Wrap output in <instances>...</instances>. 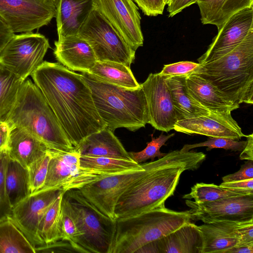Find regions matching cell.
I'll use <instances>...</instances> for the list:
<instances>
[{"mask_svg":"<svg viewBox=\"0 0 253 253\" xmlns=\"http://www.w3.org/2000/svg\"><path fill=\"white\" fill-rule=\"evenodd\" d=\"M241 222L221 221L197 225L202 241L200 253H226L243 244L239 232Z\"/></svg>","mask_w":253,"mask_h":253,"instance_id":"obj_20","label":"cell"},{"mask_svg":"<svg viewBox=\"0 0 253 253\" xmlns=\"http://www.w3.org/2000/svg\"><path fill=\"white\" fill-rule=\"evenodd\" d=\"M92 2V0H59L55 15L58 38L78 35Z\"/></svg>","mask_w":253,"mask_h":253,"instance_id":"obj_25","label":"cell"},{"mask_svg":"<svg viewBox=\"0 0 253 253\" xmlns=\"http://www.w3.org/2000/svg\"><path fill=\"white\" fill-rule=\"evenodd\" d=\"M144 171L143 167L126 170L76 189L101 213L115 220V210L119 199Z\"/></svg>","mask_w":253,"mask_h":253,"instance_id":"obj_10","label":"cell"},{"mask_svg":"<svg viewBox=\"0 0 253 253\" xmlns=\"http://www.w3.org/2000/svg\"><path fill=\"white\" fill-rule=\"evenodd\" d=\"M9 155L6 149L0 151V220L11 215V207L7 197L5 175Z\"/></svg>","mask_w":253,"mask_h":253,"instance_id":"obj_39","label":"cell"},{"mask_svg":"<svg viewBox=\"0 0 253 253\" xmlns=\"http://www.w3.org/2000/svg\"><path fill=\"white\" fill-rule=\"evenodd\" d=\"M31 76L74 148L89 134L106 127L82 74L59 63L43 61Z\"/></svg>","mask_w":253,"mask_h":253,"instance_id":"obj_1","label":"cell"},{"mask_svg":"<svg viewBox=\"0 0 253 253\" xmlns=\"http://www.w3.org/2000/svg\"><path fill=\"white\" fill-rule=\"evenodd\" d=\"M206 158L201 152L174 150L157 160L141 164L145 171L119 199L115 210L116 219L165 205L173 195L182 172L197 169Z\"/></svg>","mask_w":253,"mask_h":253,"instance_id":"obj_2","label":"cell"},{"mask_svg":"<svg viewBox=\"0 0 253 253\" xmlns=\"http://www.w3.org/2000/svg\"><path fill=\"white\" fill-rule=\"evenodd\" d=\"M80 167L102 171H122L142 168L133 160L107 157L80 155Z\"/></svg>","mask_w":253,"mask_h":253,"instance_id":"obj_34","label":"cell"},{"mask_svg":"<svg viewBox=\"0 0 253 253\" xmlns=\"http://www.w3.org/2000/svg\"><path fill=\"white\" fill-rule=\"evenodd\" d=\"M253 30V6L230 16L218 30L207 50L198 59L199 64L224 54L241 42Z\"/></svg>","mask_w":253,"mask_h":253,"instance_id":"obj_16","label":"cell"},{"mask_svg":"<svg viewBox=\"0 0 253 253\" xmlns=\"http://www.w3.org/2000/svg\"><path fill=\"white\" fill-rule=\"evenodd\" d=\"M174 135V133L166 135L162 133L158 137L155 138L151 134V141L147 143L144 149L137 152H130L128 154L132 160L139 164L149 159L152 161L156 157L161 158L167 154L160 152L161 147L165 145L167 140Z\"/></svg>","mask_w":253,"mask_h":253,"instance_id":"obj_36","label":"cell"},{"mask_svg":"<svg viewBox=\"0 0 253 253\" xmlns=\"http://www.w3.org/2000/svg\"><path fill=\"white\" fill-rule=\"evenodd\" d=\"M54 44L56 59L71 71L89 73L97 61L90 46L78 35L58 38Z\"/></svg>","mask_w":253,"mask_h":253,"instance_id":"obj_18","label":"cell"},{"mask_svg":"<svg viewBox=\"0 0 253 253\" xmlns=\"http://www.w3.org/2000/svg\"><path fill=\"white\" fill-rule=\"evenodd\" d=\"M49 150L44 156L34 161L28 168L31 193L39 190L43 186L50 158Z\"/></svg>","mask_w":253,"mask_h":253,"instance_id":"obj_38","label":"cell"},{"mask_svg":"<svg viewBox=\"0 0 253 253\" xmlns=\"http://www.w3.org/2000/svg\"><path fill=\"white\" fill-rule=\"evenodd\" d=\"M205 78L238 104H253V30L229 51L192 72Z\"/></svg>","mask_w":253,"mask_h":253,"instance_id":"obj_4","label":"cell"},{"mask_svg":"<svg viewBox=\"0 0 253 253\" xmlns=\"http://www.w3.org/2000/svg\"><path fill=\"white\" fill-rule=\"evenodd\" d=\"M50 149L39 138L18 128H10L6 150L10 159L25 168L44 156Z\"/></svg>","mask_w":253,"mask_h":253,"instance_id":"obj_23","label":"cell"},{"mask_svg":"<svg viewBox=\"0 0 253 253\" xmlns=\"http://www.w3.org/2000/svg\"><path fill=\"white\" fill-rule=\"evenodd\" d=\"M219 186L235 193L253 195V178L240 181L222 182Z\"/></svg>","mask_w":253,"mask_h":253,"instance_id":"obj_43","label":"cell"},{"mask_svg":"<svg viewBox=\"0 0 253 253\" xmlns=\"http://www.w3.org/2000/svg\"><path fill=\"white\" fill-rule=\"evenodd\" d=\"M61 240L70 242L80 253H84L79 246L83 234L79 219L64 194L61 201Z\"/></svg>","mask_w":253,"mask_h":253,"instance_id":"obj_33","label":"cell"},{"mask_svg":"<svg viewBox=\"0 0 253 253\" xmlns=\"http://www.w3.org/2000/svg\"><path fill=\"white\" fill-rule=\"evenodd\" d=\"M5 184L12 209L31 193L28 169L10 158L5 171Z\"/></svg>","mask_w":253,"mask_h":253,"instance_id":"obj_28","label":"cell"},{"mask_svg":"<svg viewBox=\"0 0 253 253\" xmlns=\"http://www.w3.org/2000/svg\"><path fill=\"white\" fill-rule=\"evenodd\" d=\"M133 0L147 16H155L162 14L166 5L164 0Z\"/></svg>","mask_w":253,"mask_h":253,"instance_id":"obj_42","label":"cell"},{"mask_svg":"<svg viewBox=\"0 0 253 253\" xmlns=\"http://www.w3.org/2000/svg\"><path fill=\"white\" fill-rule=\"evenodd\" d=\"M56 12V6L48 0H0V16L14 33L47 25Z\"/></svg>","mask_w":253,"mask_h":253,"instance_id":"obj_11","label":"cell"},{"mask_svg":"<svg viewBox=\"0 0 253 253\" xmlns=\"http://www.w3.org/2000/svg\"><path fill=\"white\" fill-rule=\"evenodd\" d=\"M81 74L107 127L113 131L120 127L134 131L148 124L147 103L141 86L128 88L107 83L90 73Z\"/></svg>","mask_w":253,"mask_h":253,"instance_id":"obj_5","label":"cell"},{"mask_svg":"<svg viewBox=\"0 0 253 253\" xmlns=\"http://www.w3.org/2000/svg\"><path fill=\"white\" fill-rule=\"evenodd\" d=\"M14 35L10 27L0 16V54Z\"/></svg>","mask_w":253,"mask_h":253,"instance_id":"obj_46","label":"cell"},{"mask_svg":"<svg viewBox=\"0 0 253 253\" xmlns=\"http://www.w3.org/2000/svg\"><path fill=\"white\" fill-rule=\"evenodd\" d=\"M10 128L6 122L0 121V151L6 149Z\"/></svg>","mask_w":253,"mask_h":253,"instance_id":"obj_48","label":"cell"},{"mask_svg":"<svg viewBox=\"0 0 253 253\" xmlns=\"http://www.w3.org/2000/svg\"><path fill=\"white\" fill-rule=\"evenodd\" d=\"M79 219L83 236L80 247L84 253H110L116 229V220L101 213L78 189L64 193Z\"/></svg>","mask_w":253,"mask_h":253,"instance_id":"obj_8","label":"cell"},{"mask_svg":"<svg viewBox=\"0 0 253 253\" xmlns=\"http://www.w3.org/2000/svg\"><path fill=\"white\" fill-rule=\"evenodd\" d=\"M189 222L187 211H177L165 205L135 215L117 218L110 253H135L142 246Z\"/></svg>","mask_w":253,"mask_h":253,"instance_id":"obj_6","label":"cell"},{"mask_svg":"<svg viewBox=\"0 0 253 253\" xmlns=\"http://www.w3.org/2000/svg\"><path fill=\"white\" fill-rule=\"evenodd\" d=\"M199 66V63L191 61H180L165 65L159 75L163 77H169L188 74Z\"/></svg>","mask_w":253,"mask_h":253,"instance_id":"obj_40","label":"cell"},{"mask_svg":"<svg viewBox=\"0 0 253 253\" xmlns=\"http://www.w3.org/2000/svg\"></svg>","mask_w":253,"mask_h":253,"instance_id":"obj_52","label":"cell"},{"mask_svg":"<svg viewBox=\"0 0 253 253\" xmlns=\"http://www.w3.org/2000/svg\"><path fill=\"white\" fill-rule=\"evenodd\" d=\"M201 244L197 225L189 222L163 237L142 246L135 253H200Z\"/></svg>","mask_w":253,"mask_h":253,"instance_id":"obj_19","label":"cell"},{"mask_svg":"<svg viewBox=\"0 0 253 253\" xmlns=\"http://www.w3.org/2000/svg\"><path fill=\"white\" fill-rule=\"evenodd\" d=\"M49 153L46 177L41 189H62L78 174L80 154L76 150L63 152L50 149Z\"/></svg>","mask_w":253,"mask_h":253,"instance_id":"obj_22","label":"cell"},{"mask_svg":"<svg viewBox=\"0 0 253 253\" xmlns=\"http://www.w3.org/2000/svg\"><path fill=\"white\" fill-rule=\"evenodd\" d=\"M78 35L90 46L98 61H112L128 67L135 51L108 21L92 7L83 21Z\"/></svg>","mask_w":253,"mask_h":253,"instance_id":"obj_7","label":"cell"},{"mask_svg":"<svg viewBox=\"0 0 253 253\" xmlns=\"http://www.w3.org/2000/svg\"><path fill=\"white\" fill-rule=\"evenodd\" d=\"M247 144L246 141H238L224 137H209L206 141L193 144H185L180 150L182 152H187L199 147L207 146V151L214 148H222L234 151H242Z\"/></svg>","mask_w":253,"mask_h":253,"instance_id":"obj_37","label":"cell"},{"mask_svg":"<svg viewBox=\"0 0 253 253\" xmlns=\"http://www.w3.org/2000/svg\"><path fill=\"white\" fill-rule=\"evenodd\" d=\"M165 5L168 4L169 0H164Z\"/></svg>","mask_w":253,"mask_h":253,"instance_id":"obj_51","label":"cell"},{"mask_svg":"<svg viewBox=\"0 0 253 253\" xmlns=\"http://www.w3.org/2000/svg\"><path fill=\"white\" fill-rule=\"evenodd\" d=\"M140 86L147 103L148 124L163 132L173 129L178 118L165 77L150 73Z\"/></svg>","mask_w":253,"mask_h":253,"instance_id":"obj_15","label":"cell"},{"mask_svg":"<svg viewBox=\"0 0 253 253\" xmlns=\"http://www.w3.org/2000/svg\"><path fill=\"white\" fill-rule=\"evenodd\" d=\"M173 129L189 135L196 134L237 140L246 137L231 112L210 111L208 115L180 120L175 124Z\"/></svg>","mask_w":253,"mask_h":253,"instance_id":"obj_17","label":"cell"},{"mask_svg":"<svg viewBox=\"0 0 253 253\" xmlns=\"http://www.w3.org/2000/svg\"><path fill=\"white\" fill-rule=\"evenodd\" d=\"M74 149L83 156L133 160L113 131L107 127L89 134Z\"/></svg>","mask_w":253,"mask_h":253,"instance_id":"obj_24","label":"cell"},{"mask_svg":"<svg viewBox=\"0 0 253 253\" xmlns=\"http://www.w3.org/2000/svg\"><path fill=\"white\" fill-rule=\"evenodd\" d=\"M253 178V161L248 160L237 172L222 178L223 182L240 181Z\"/></svg>","mask_w":253,"mask_h":253,"instance_id":"obj_44","label":"cell"},{"mask_svg":"<svg viewBox=\"0 0 253 253\" xmlns=\"http://www.w3.org/2000/svg\"><path fill=\"white\" fill-rule=\"evenodd\" d=\"M35 253H80L70 242L58 241L35 247Z\"/></svg>","mask_w":253,"mask_h":253,"instance_id":"obj_41","label":"cell"},{"mask_svg":"<svg viewBox=\"0 0 253 253\" xmlns=\"http://www.w3.org/2000/svg\"><path fill=\"white\" fill-rule=\"evenodd\" d=\"M186 75L165 77L170 92L178 121L208 115L210 112L188 92L185 82Z\"/></svg>","mask_w":253,"mask_h":253,"instance_id":"obj_26","label":"cell"},{"mask_svg":"<svg viewBox=\"0 0 253 253\" xmlns=\"http://www.w3.org/2000/svg\"><path fill=\"white\" fill-rule=\"evenodd\" d=\"M65 192L56 197L43 215L38 228V235L44 245L61 240V201Z\"/></svg>","mask_w":253,"mask_h":253,"instance_id":"obj_31","label":"cell"},{"mask_svg":"<svg viewBox=\"0 0 253 253\" xmlns=\"http://www.w3.org/2000/svg\"><path fill=\"white\" fill-rule=\"evenodd\" d=\"M51 1L56 7L59 0H48Z\"/></svg>","mask_w":253,"mask_h":253,"instance_id":"obj_50","label":"cell"},{"mask_svg":"<svg viewBox=\"0 0 253 253\" xmlns=\"http://www.w3.org/2000/svg\"><path fill=\"white\" fill-rule=\"evenodd\" d=\"M228 190L214 184L197 183L191 188V192L183 196V198L194 199L198 203L211 202L219 199L235 196H244Z\"/></svg>","mask_w":253,"mask_h":253,"instance_id":"obj_35","label":"cell"},{"mask_svg":"<svg viewBox=\"0 0 253 253\" xmlns=\"http://www.w3.org/2000/svg\"><path fill=\"white\" fill-rule=\"evenodd\" d=\"M198 0H169L167 10L169 17H173Z\"/></svg>","mask_w":253,"mask_h":253,"instance_id":"obj_45","label":"cell"},{"mask_svg":"<svg viewBox=\"0 0 253 253\" xmlns=\"http://www.w3.org/2000/svg\"><path fill=\"white\" fill-rule=\"evenodd\" d=\"M35 249L9 216L0 220V253H35Z\"/></svg>","mask_w":253,"mask_h":253,"instance_id":"obj_30","label":"cell"},{"mask_svg":"<svg viewBox=\"0 0 253 253\" xmlns=\"http://www.w3.org/2000/svg\"><path fill=\"white\" fill-rule=\"evenodd\" d=\"M247 144L242 151L240 159L242 160L253 161V134L246 135Z\"/></svg>","mask_w":253,"mask_h":253,"instance_id":"obj_47","label":"cell"},{"mask_svg":"<svg viewBox=\"0 0 253 253\" xmlns=\"http://www.w3.org/2000/svg\"><path fill=\"white\" fill-rule=\"evenodd\" d=\"M92 7L135 51L143 44L141 16L133 0H92Z\"/></svg>","mask_w":253,"mask_h":253,"instance_id":"obj_12","label":"cell"},{"mask_svg":"<svg viewBox=\"0 0 253 253\" xmlns=\"http://www.w3.org/2000/svg\"><path fill=\"white\" fill-rule=\"evenodd\" d=\"M191 220L205 223L226 221L242 222L253 220V195L230 197L198 203L186 199Z\"/></svg>","mask_w":253,"mask_h":253,"instance_id":"obj_13","label":"cell"},{"mask_svg":"<svg viewBox=\"0 0 253 253\" xmlns=\"http://www.w3.org/2000/svg\"><path fill=\"white\" fill-rule=\"evenodd\" d=\"M226 253H253V243L239 244L229 249Z\"/></svg>","mask_w":253,"mask_h":253,"instance_id":"obj_49","label":"cell"},{"mask_svg":"<svg viewBox=\"0 0 253 253\" xmlns=\"http://www.w3.org/2000/svg\"><path fill=\"white\" fill-rule=\"evenodd\" d=\"M103 81L119 86L137 88L140 86L130 67L112 61H97L89 72Z\"/></svg>","mask_w":253,"mask_h":253,"instance_id":"obj_29","label":"cell"},{"mask_svg":"<svg viewBox=\"0 0 253 253\" xmlns=\"http://www.w3.org/2000/svg\"><path fill=\"white\" fill-rule=\"evenodd\" d=\"M63 190L62 188L40 189L31 193L12 209L9 217L35 247L44 245L38 235L39 224Z\"/></svg>","mask_w":253,"mask_h":253,"instance_id":"obj_14","label":"cell"},{"mask_svg":"<svg viewBox=\"0 0 253 253\" xmlns=\"http://www.w3.org/2000/svg\"><path fill=\"white\" fill-rule=\"evenodd\" d=\"M5 122L10 128L18 127L34 135L50 149L75 150L42 93L29 79L21 84Z\"/></svg>","mask_w":253,"mask_h":253,"instance_id":"obj_3","label":"cell"},{"mask_svg":"<svg viewBox=\"0 0 253 253\" xmlns=\"http://www.w3.org/2000/svg\"><path fill=\"white\" fill-rule=\"evenodd\" d=\"M24 81L0 65V121L6 122Z\"/></svg>","mask_w":253,"mask_h":253,"instance_id":"obj_32","label":"cell"},{"mask_svg":"<svg viewBox=\"0 0 253 253\" xmlns=\"http://www.w3.org/2000/svg\"><path fill=\"white\" fill-rule=\"evenodd\" d=\"M185 82L189 93L210 111L231 112L240 107L225 93L195 73L187 74Z\"/></svg>","mask_w":253,"mask_h":253,"instance_id":"obj_21","label":"cell"},{"mask_svg":"<svg viewBox=\"0 0 253 253\" xmlns=\"http://www.w3.org/2000/svg\"><path fill=\"white\" fill-rule=\"evenodd\" d=\"M49 47L48 40L40 33L14 35L0 54V65L25 81L43 62Z\"/></svg>","mask_w":253,"mask_h":253,"instance_id":"obj_9","label":"cell"},{"mask_svg":"<svg viewBox=\"0 0 253 253\" xmlns=\"http://www.w3.org/2000/svg\"><path fill=\"white\" fill-rule=\"evenodd\" d=\"M203 24L215 25L219 30L232 15L253 6V0H198Z\"/></svg>","mask_w":253,"mask_h":253,"instance_id":"obj_27","label":"cell"}]
</instances>
